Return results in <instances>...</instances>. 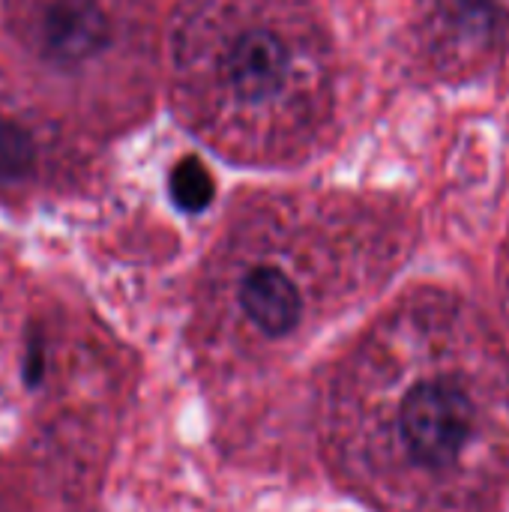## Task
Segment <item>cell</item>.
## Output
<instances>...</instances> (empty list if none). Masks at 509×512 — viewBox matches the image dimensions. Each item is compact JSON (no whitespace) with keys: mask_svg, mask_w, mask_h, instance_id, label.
<instances>
[{"mask_svg":"<svg viewBox=\"0 0 509 512\" xmlns=\"http://www.w3.org/2000/svg\"><path fill=\"white\" fill-rule=\"evenodd\" d=\"M399 426L408 453L420 465L447 468L468 444L474 405L462 387L450 381H426L405 396Z\"/></svg>","mask_w":509,"mask_h":512,"instance_id":"obj_1","label":"cell"},{"mask_svg":"<svg viewBox=\"0 0 509 512\" xmlns=\"http://www.w3.org/2000/svg\"><path fill=\"white\" fill-rule=\"evenodd\" d=\"M111 39L108 15L96 0H48L36 21L39 54L54 66H78Z\"/></svg>","mask_w":509,"mask_h":512,"instance_id":"obj_2","label":"cell"},{"mask_svg":"<svg viewBox=\"0 0 509 512\" xmlns=\"http://www.w3.org/2000/svg\"><path fill=\"white\" fill-rule=\"evenodd\" d=\"M225 75L237 96L270 99L288 78V51L273 33L252 30L240 36L225 54Z\"/></svg>","mask_w":509,"mask_h":512,"instance_id":"obj_3","label":"cell"},{"mask_svg":"<svg viewBox=\"0 0 509 512\" xmlns=\"http://www.w3.org/2000/svg\"><path fill=\"white\" fill-rule=\"evenodd\" d=\"M240 303L246 318L267 336H282L294 330L300 318L297 285L276 267H258L243 279Z\"/></svg>","mask_w":509,"mask_h":512,"instance_id":"obj_4","label":"cell"},{"mask_svg":"<svg viewBox=\"0 0 509 512\" xmlns=\"http://www.w3.org/2000/svg\"><path fill=\"white\" fill-rule=\"evenodd\" d=\"M36 165V144L33 135L9 120L0 117V183H15L24 180Z\"/></svg>","mask_w":509,"mask_h":512,"instance_id":"obj_5","label":"cell"},{"mask_svg":"<svg viewBox=\"0 0 509 512\" xmlns=\"http://www.w3.org/2000/svg\"><path fill=\"white\" fill-rule=\"evenodd\" d=\"M171 195L183 210H204L213 201V177L198 159H180L171 171Z\"/></svg>","mask_w":509,"mask_h":512,"instance_id":"obj_6","label":"cell"}]
</instances>
